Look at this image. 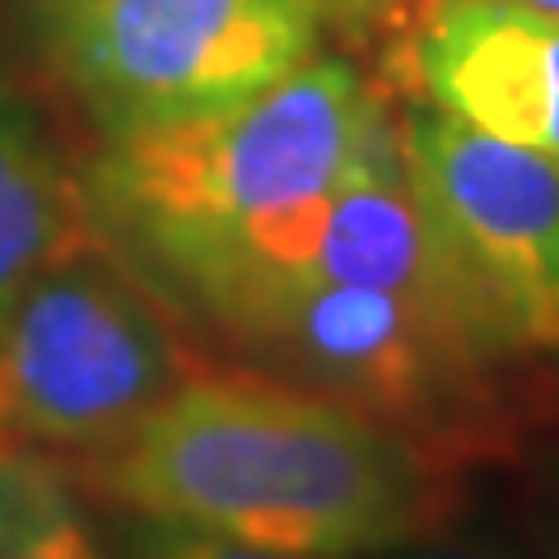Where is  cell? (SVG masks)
<instances>
[{
  "mask_svg": "<svg viewBox=\"0 0 559 559\" xmlns=\"http://www.w3.org/2000/svg\"><path fill=\"white\" fill-rule=\"evenodd\" d=\"M121 559H299V555H275V550L248 546V540H234V536H215V532H197V527H178V522L145 518L127 536V555Z\"/></svg>",
  "mask_w": 559,
  "mask_h": 559,
  "instance_id": "8fae6325",
  "label": "cell"
},
{
  "mask_svg": "<svg viewBox=\"0 0 559 559\" xmlns=\"http://www.w3.org/2000/svg\"><path fill=\"white\" fill-rule=\"evenodd\" d=\"M513 5L536 10V14H555V20H559V0H513Z\"/></svg>",
  "mask_w": 559,
  "mask_h": 559,
  "instance_id": "5bb4252c",
  "label": "cell"
},
{
  "mask_svg": "<svg viewBox=\"0 0 559 559\" xmlns=\"http://www.w3.org/2000/svg\"><path fill=\"white\" fill-rule=\"evenodd\" d=\"M388 168H406L401 121L349 61L312 57L234 108L108 135L94 205L135 242L248 219Z\"/></svg>",
  "mask_w": 559,
  "mask_h": 559,
  "instance_id": "7a4b0ae2",
  "label": "cell"
},
{
  "mask_svg": "<svg viewBox=\"0 0 559 559\" xmlns=\"http://www.w3.org/2000/svg\"><path fill=\"white\" fill-rule=\"evenodd\" d=\"M401 140L485 345L559 359V164L439 108L411 112Z\"/></svg>",
  "mask_w": 559,
  "mask_h": 559,
  "instance_id": "8992f818",
  "label": "cell"
},
{
  "mask_svg": "<svg viewBox=\"0 0 559 559\" xmlns=\"http://www.w3.org/2000/svg\"><path fill=\"white\" fill-rule=\"evenodd\" d=\"M373 559H518L513 550L489 546V540H462V536H411L392 550H378Z\"/></svg>",
  "mask_w": 559,
  "mask_h": 559,
  "instance_id": "7c38bea8",
  "label": "cell"
},
{
  "mask_svg": "<svg viewBox=\"0 0 559 559\" xmlns=\"http://www.w3.org/2000/svg\"><path fill=\"white\" fill-rule=\"evenodd\" d=\"M43 57L108 135L219 112L318 57V0H28Z\"/></svg>",
  "mask_w": 559,
  "mask_h": 559,
  "instance_id": "3957f363",
  "label": "cell"
},
{
  "mask_svg": "<svg viewBox=\"0 0 559 559\" xmlns=\"http://www.w3.org/2000/svg\"><path fill=\"white\" fill-rule=\"evenodd\" d=\"M90 242L75 187L24 121L0 108V308L43 266Z\"/></svg>",
  "mask_w": 559,
  "mask_h": 559,
  "instance_id": "9c48e42d",
  "label": "cell"
},
{
  "mask_svg": "<svg viewBox=\"0 0 559 559\" xmlns=\"http://www.w3.org/2000/svg\"><path fill=\"white\" fill-rule=\"evenodd\" d=\"M205 318L294 382L369 411L406 439L448 425V411L495 364L452 318L369 285H271L210 304Z\"/></svg>",
  "mask_w": 559,
  "mask_h": 559,
  "instance_id": "52a82bcc",
  "label": "cell"
},
{
  "mask_svg": "<svg viewBox=\"0 0 559 559\" xmlns=\"http://www.w3.org/2000/svg\"><path fill=\"white\" fill-rule=\"evenodd\" d=\"M318 5L331 10V14H341V20H378V14L406 5V0H318Z\"/></svg>",
  "mask_w": 559,
  "mask_h": 559,
  "instance_id": "4fadbf2b",
  "label": "cell"
},
{
  "mask_svg": "<svg viewBox=\"0 0 559 559\" xmlns=\"http://www.w3.org/2000/svg\"><path fill=\"white\" fill-rule=\"evenodd\" d=\"M103 489L140 518L299 559H364L411 540L429 503L401 429L341 396L257 373H187L121 443Z\"/></svg>",
  "mask_w": 559,
  "mask_h": 559,
  "instance_id": "6da1fadb",
  "label": "cell"
},
{
  "mask_svg": "<svg viewBox=\"0 0 559 559\" xmlns=\"http://www.w3.org/2000/svg\"><path fill=\"white\" fill-rule=\"evenodd\" d=\"M164 312L90 248L43 266L0 308V439L103 452L187 378Z\"/></svg>",
  "mask_w": 559,
  "mask_h": 559,
  "instance_id": "277c9868",
  "label": "cell"
},
{
  "mask_svg": "<svg viewBox=\"0 0 559 559\" xmlns=\"http://www.w3.org/2000/svg\"><path fill=\"white\" fill-rule=\"evenodd\" d=\"M0 559H108L57 462L0 439Z\"/></svg>",
  "mask_w": 559,
  "mask_h": 559,
  "instance_id": "30bf717a",
  "label": "cell"
},
{
  "mask_svg": "<svg viewBox=\"0 0 559 559\" xmlns=\"http://www.w3.org/2000/svg\"><path fill=\"white\" fill-rule=\"evenodd\" d=\"M411 75L439 112L559 164V20L513 0H425Z\"/></svg>",
  "mask_w": 559,
  "mask_h": 559,
  "instance_id": "ba28073f",
  "label": "cell"
},
{
  "mask_svg": "<svg viewBox=\"0 0 559 559\" xmlns=\"http://www.w3.org/2000/svg\"><path fill=\"white\" fill-rule=\"evenodd\" d=\"M135 252H145L150 266L201 312L234 294L304 285V280L369 285L443 312L489 359H499L471 322L466 294L406 168L355 173L331 191L248 219L135 238Z\"/></svg>",
  "mask_w": 559,
  "mask_h": 559,
  "instance_id": "5b68a950",
  "label": "cell"
}]
</instances>
